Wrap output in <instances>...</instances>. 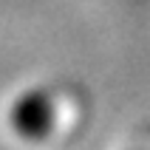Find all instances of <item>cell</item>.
<instances>
[{
    "mask_svg": "<svg viewBox=\"0 0 150 150\" xmlns=\"http://www.w3.org/2000/svg\"><path fill=\"white\" fill-rule=\"evenodd\" d=\"M54 119H57V110L45 91H25L23 96L14 99V105L8 110V122L14 127V133L28 142L45 139L54 127Z\"/></svg>",
    "mask_w": 150,
    "mask_h": 150,
    "instance_id": "6da1fadb",
    "label": "cell"
}]
</instances>
